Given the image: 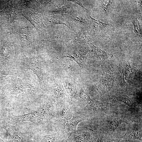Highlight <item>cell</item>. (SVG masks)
Segmentation results:
<instances>
[{
    "label": "cell",
    "mask_w": 142,
    "mask_h": 142,
    "mask_svg": "<svg viewBox=\"0 0 142 142\" xmlns=\"http://www.w3.org/2000/svg\"><path fill=\"white\" fill-rule=\"evenodd\" d=\"M56 106L48 103L35 111L20 115L11 114L8 118L10 121L13 123L28 121L35 124H41L55 118H57Z\"/></svg>",
    "instance_id": "1"
},
{
    "label": "cell",
    "mask_w": 142,
    "mask_h": 142,
    "mask_svg": "<svg viewBox=\"0 0 142 142\" xmlns=\"http://www.w3.org/2000/svg\"><path fill=\"white\" fill-rule=\"evenodd\" d=\"M98 134L97 131L87 127H79L69 136L68 140L74 142H88Z\"/></svg>",
    "instance_id": "2"
},
{
    "label": "cell",
    "mask_w": 142,
    "mask_h": 142,
    "mask_svg": "<svg viewBox=\"0 0 142 142\" xmlns=\"http://www.w3.org/2000/svg\"><path fill=\"white\" fill-rule=\"evenodd\" d=\"M88 51L83 48H77L72 49L65 53L63 57L70 58L76 62L80 67H83L87 58Z\"/></svg>",
    "instance_id": "3"
},
{
    "label": "cell",
    "mask_w": 142,
    "mask_h": 142,
    "mask_svg": "<svg viewBox=\"0 0 142 142\" xmlns=\"http://www.w3.org/2000/svg\"><path fill=\"white\" fill-rule=\"evenodd\" d=\"M1 125L9 136L12 142H23L22 133L18 127L9 124L4 120L1 121Z\"/></svg>",
    "instance_id": "4"
},
{
    "label": "cell",
    "mask_w": 142,
    "mask_h": 142,
    "mask_svg": "<svg viewBox=\"0 0 142 142\" xmlns=\"http://www.w3.org/2000/svg\"><path fill=\"white\" fill-rule=\"evenodd\" d=\"M127 129L122 136V140H142L141 129L138 124L127 122Z\"/></svg>",
    "instance_id": "5"
},
{
    "label": "cell",
    "mask_w": 142,
    "mask_h": 142,
    "mask_svg": "<svg viewBox=\"0 0 142 142\" xmlns=\"http://www.w3.org/2000/svg\"><path fill=\"white\" fill-rule=\"evenodd\" d=\"M68 137V135L64 133L62 129L51 134H37L35 139L37 142H62Z\"/></svg>",
    "instance_id": "6"
},
{
    "label": "cell",
    "mask_w": 142,
    "mask_h": 142,
    "mask_svg": "<svg viewBox=\"0 0 142 142\" xmlns=\"http://www.w3.org/2000/svg\"><path fill=\"white\" fill-rule=\"evenodd\" d=\"M33 25L41 38L44 36L45 27L43 22L42 16L40 14L32 13H27L23 15Z\"/></svg>",
    "instance_id": "7"
},
{
    "label": "cell",
    "mask_w": 142,
    "mask_h": 142,
    "mask_svg": "<svg viewBox=\"0 0 142 142\" xmlns=\"http://www.w3.org/2000/svg\"><path fill=\"white\" fill-rule=\"evenodd\" d=\"M89 117L88 115H84L73 116L70 120L63 122V129L64 133L69 136L75 131L79 123L82 121L87 120Z\"/></svg>",
    "instance_id": "8"
},
{
    "label": "cell",
    "mask_w": 142,
    "mask_h": 142,
    "mask_svg": "<svg viewBox=\"0 0 142 142\" xmlns=\"http://www.w3.org/2000/svg\"><path fill=\"white\" fill-rule=\"evenodd\" d=\"M57 118L63 122L68 121L72 117V113L69 109V104L66 103H60L56 106Z\"/></svg>",
    "instance_id": "9"
},
{
    "label": "cell",
    "mask_w": 142,
    "mask_h": 142,
    "mask_svg": "<svg viewBox=\"0 0 142 142\" xmlns=\"http://www.w3.org/2000/svg\"><path fill=\"white\" fill-rule=\"evenodd\" d=\"M73 97L77 102H78L85 105L88 104L90 99L87 90L84 87L80 86H78Z\"/></svg>",
    "instance_id": "10"
},
{
    "label": "cell",
    "mask_w": 142,
    "mask_h": 142,
    "mask_svg": "<svg viewBox=\"0 0 142 142\" xmlns=\"http://www.w3.org/2000/svg\"><path fill=\"white\" fill-rule=\"evenodd\" d=\"M28 67L37 75L40 84L42 86L44 85L43 74L39 63L36 61L32 59L27 60Z\"/></svg>",
    "instance_id": "11"
},
{
    "label": "cell",
    "mask_w": 142,
    "mask_h": 142,
    "mask_svg": "<svg viewBox=\"0 0 142 142\" xmlns=\"http://www.w3.org/2000/svg\"><path fill=\"white\" fill-rule=\"evenodd\" d=\"M87 106L97 112H103L107 113L109 110V108L103 103L97 100H92L91 98Z\"/></svg>",
    "instance_id": "12"
},
{
    "label": "cell",
    "mask_w": 142,
    "mask_h": 142,
    "mask_svg": "<svg viewBox=\"0 0 142 142\" xmlns=\"http://www.w3.org/2000/svg\"><path fill=\"white\" fill-rule=\"evenodd\" d=\"M62 85L67 94L73 97L77 89L73 80L69 78H65L63 81Z\"/></svg>",
    "instance_id": "13"
},
{
    "label": "cell",
    "mask_w": 142,
    "mask_h": 142,
    "mask_svg": "<svg viewBox=\"0 0 142 142\" xmlns=\"http://www.w3.org/2000/svg\"><path fill=\"white\" fill-rule=\"evenodd\" d=\"M70 15V19L75 24L84 26H90L91 23L84 15L74 13Z\"/></svg>",
    "instance_id": "14"
},
{
    "label": "cell",
    "mask_w": 142,
    "mask_h": 142,
    "mask_svg": "<svg viewBox=\"0 0 142 142\" xmlns=\"http://www.w3.org/2000/svg\"><path fill=\"white\" fill-rule=\"evenodd\" d=\"M108 121V129L111 131H115L121 123L127 122L125 119L117 117L110 118Z\"/></svg>",
    "instance_id": "15"
},
{
    "label": "cell",
    "mask_w": 142,
    "mask_h": 142,
    "mask_svg": "<svg viewBox=\"0 0 142 142\" xmlns=\"http://www.w3.org/2000/svg\"><path fill=\"white\" fill-rule=\"evenodd\" d=\"M59 3L56 4L51 11L54 14H56L61 13H67L69 11L71 6L68 2L63 1H60Z\"/></svg>",
    "instance_id": "16"
},
{
    "label": "cell",
    "mask_w": 142,
    "mask_h": 142,
    "mask_svg": "<svg viewBox=\"0 0 142 142\" xmlns=\"http://www.w3.org/2000/svg\"><path fill=\"white\" fill-rule=\"evenodd\" d=\"M89 16L92 20L91 28L94 30H104L109 28L111 25V23H105L98 19L94 18L90 15Z\"/></svg>",
    "instance_id": "17"
},
{
    "label": "cell",
    "mask_w": 142,
    "mask_h": 142,
    "mask_svg": "<svg viewBox=\"0 0 142 142\" xmlns=\"http://www.w3.org/2000/svg\"><path fill=\"white\" fill-rule=\"evenodd\" d=\"M48 21L54 24H60L65 25L70 29H72V28L70 25L62 15L57 14L50 16L48 19Z\"/></svg>",
    "instance_id": "18"
},
{
    "label": "cell",
    "mask_w": 142,
    "mask_h": 142,
    "mask_svg": "<svg viewBox=\"0 0 142 142\" xmlns=\"http://www.w3.org/2000/svg\"><path fill=\"white\" fill-rule=\"evenodd\" d=\"M88 43L94 52L95 56L98 60L105 59L109 55L107 53L102 50L101 47L96 46L91 42H89Z\"/></svg>",
    "instance_id": "19"
},
{
    "label": "cell",
    "mask_w": 142,
    "mask_h": 142,
    "mask_svg": "<svg viewBox=\"0 0 142 142\" xmlns=\"http://www.w3.org/2000/svg\"><path fill=\"white\" fill-rule=\"evenodd\" d=\"M120 140L110 135L98 134L96 137L88 142H118Z\"/></svg>",
    "instance_id": "20"
},
{
    "label": "cell",
    "mask_w": 142,
    "mask_h": 142,
    "mask_svg": "<svg viewBox=\"0 0 142 142\" xmlns=\"http://www.w3.org/2000/svg\"><path fill=\"white\" fill-rule=\"evenodd\" d=\"M90 39L89 37L86 33L80 32L77 33L71 40L74 43H89Z\"/></svg>",
    "instance_id": "21"
},
{
    "label": "cell",
    "mask_w": 142,
    "mask_h": 142,
    "mask_svg": "<svg viewBox=\"0 0 142 142\" xmlns=\"http://www.w3.org/2000/svg\"><path fill=\"white\" fill-rule=\"evenodd\" d=\"M53 95L57 99H65L68 96L62 84L56 86L53 91Z\"/></svg>",
    "instance_id": "22"
},
{
    "label": "cell",
    "mask_w": 142,
    "mask_h": 142,
    "mask_svg": "<svg viewBox=\"0 0 142 142\" xmlns=\"http://www.w3.org/2000/svg\"><path fill=\"white\" fill-rule=\"evenodd\" d=\"M132 22L133 25L134 31L137 36L142 38L141 25L137 18L133 17L132 19Z\"/></svg>",
    "instance_id": "23"
},
{
    "label": "cell",
    "mask_w": 142,
    "mask_h": 142,
    "mask_svg": "<svg viewBox=\"0 0 142 142\" xmlns=\"http://www.w3.org/2000/svg\"><path fill=\"white\" fill-rule=\"evenodd\" d=\"M99 1V5L101 11L103 13L107 14L109 11L112 1L100 0Z\"/></svg>",
    "instance_id": "24"
},
{
    "label": "cell",
    "mask_w": 142,
    "mask_h": 142,
    "mask_svg": "<svg viewBox=\"0 0 142 142\" xmlns=\"http://www.w3.org/2000/svg\"><path fill=\"white\" fill-rule=\"evenodd\" d=\"M20 39L24 44L28 45L30 43V39L28 33L25 29H21L19 32Z\"/></svg>",
    "instance_id": "25"
},
{
    "label": "cell",
    "mask_w": 142,
    "mask_h": 142,
    "mask_svg": "<svg viewBox=\"0 0 142 142\" xmlns=\"http://www.w3.org/2000/svg\"><path fill=\"white\" fill-rule=\"evenodd\" d=\"M117 99L130 108H135L136 106V104L135 103L126 98L119 97Z\"/></svg>",
    "instance_id": "26"
},
{
    "label": "cell",
    "mask_w": 142,
    "mask_h": 142,
    "mask_svg": "<svg viewBox=\"0 0 142 142\" xmlns=\"http://www.w3.org/2000/svg\"><path fill=\"white\" fill-rule=\"evenodd\" d=\"M8 71L1 70H0V81L2 80L9 74Z\"/></svg>",
    "instance_id": "27"
},
{
    "label": "cell",
    "mask_w": 142,
    "mask_h": 142,
    "mask_svg": "<svg viewBox=\"0 0 142 142\" xmlns=\"http://www.w3.org/2000/svg\"><path fill=\"white\" fill-rule=\"evenodd\" d=\"M69 1L72 2L74 3H76L79 5L81 7H83V8L85 9L87 11H88L87 9L82 4V3L80 2L79 1L77 0H70Z\"/></svg>",
    "instance_id": "28"
},
{
    "label": "cell",
    "mask_w": 142,
    "mask_h": 142,
    "mask_svg": "<svg viewBox=\"0 0 142 142\" xmlns=\"http://www.w3.org/2000/svg\"><path fill=\"white\" fill-rule=\"evenodd\" d=\"M51 1H40L39 2L41 5L44 7Z\"/></svg>",
    "instance_id": "29"
},
{
    "label": "cell",
    "mask_w": 142,
    "mask_h": 142,
    "mask_svg": "<svg viewBox=\"0 0 142 142\" xmlns=\"http://www.w3.org/2000/svg\"><path fill=\"white\" fill-rule=\"evenodd\" d=\"M118 142H134L133 140H120Z\"/></svg>",
    "instance_id": "30"
},
{
    "label": "cell",
    "mask_w": 142,
    "mask_h": 142,
    "mask_svg": "<svg viewBox=\"0 0 142 142\" xmlns=\"http://www.w3.org/2000/svg\"><path fill=\"white\" fill-rule=\"evenodd\" d=\"M133 2L139 3L140 5H142V1L141 0H133Z\"/></svg>",
    "instance_id": "31"
},
{
    "label": "cell",
    "mask_w": 142,
    "mask_h": 142,
    "mask_svg": "<svg viewBox=\"0 0 142 142\" xmlns=\"http://www.w3.org/2000/svg\"><path fill=\"white\" fill-rule=\"evenodd\" d=\"M0 142H8L5 140L0 138Z\"/></svg>",
    "instance_id": "32"
},
{
    "label": "cell",
    "mask_w": 142,
    "mask_h": 142,
    "mask_svg": "<svg viewBox=\"0 0 142 142\" xmlns=\"http://www.w3.org/2000/svg\"><path fill=\"white\" fill-rule=\"evenodd\" d=\"M68 139L63 140L62 142H68Z\"/></svg>",
    "instance_id": "33"
},
{
    "label": "cell",
    "mask_w": 142,
    "mask_h": 142,
    "mask_svg": "<svg viewBox=\"0 0 142 142\" xmlns=\"http://www.w3.org/2000/svg\"><path fill=\"white\" fill-rule=\"evenodd\" d=\"M68 141V142H73V141Z\"/></svg>",
    "instance_id": "34"
}]
</instances>
